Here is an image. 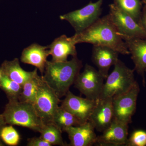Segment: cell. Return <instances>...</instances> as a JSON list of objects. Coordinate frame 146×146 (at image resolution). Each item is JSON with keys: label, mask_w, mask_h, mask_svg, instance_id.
<instances>
[{"label": "cell", "mask_w": 146, "mask_h": 146, "mask_svg": "<svg viewBox=\"0 0 146 146\" xmlns=\"http://www.w3.org/2000/svg\"><path fill=\"white\" fill-rule=\"evenodd\" d=\"M52 123L63 131L70 127L77 126L84 123L74 115L59 106L55 113Z\"/></svg>", "instance_id": "cell-20"}, {"label": "cell", "mask_w": 146, "mask_h": 146, "mask_svg": "<svg viewBox=\"0 0 146 146\" xmlns=\"http://www.w3.org/2000/svg\"><path fill=\"white\" fill-rule=\"evenodd\" d=\"M4 145V143L3 142L1 138H0V146H3Z\"/></svg>", "instance_id": "cell-29"}, {"label": "cell", "mask_w": 146, "mask_h": 146, "mask_svg": "<svg viewBox=\"0 0 146 146\" xmlns=\"http://www.w3.org/2000/svg\"><path fill=\"white\" fill-rule=\"evenodd\" d=\"M27 146H52L51 145L43 139L42 137H34L29 138L27 140Z\"/></svg>", "instance_id": "cell-26"}, {"label": "cell", "mask_w": 146, "mask_h": 146, "mask_svg": "<svg viewBox=\"0 0 146 146\" xmlns=\"http://www.w3.org/2000/svg\"><path fill=\"white\" fill-rule=\"evenodd\" d=\"M0 138L3 142L9 146H15L18 145L21 136L13 125H5L0 133Z\"/></svg>", "instance_id": "cell-24"}, {"label": "cell", "mask_w": 146, "mask_h": 146, "mask_svg": "<svg viewBox=\"0 0 146 146\" xmlns=\"http://www.w3.org/2000/svg\"><path fill=\"white\" fill-rule=\"evenodd\" d=\"M114 119L112 98L99 99L88 121L95 130L103 132L111 124Z\"/></svg>", "instance_id": "cell-12"}, {"label": "cell", "mask_w": 146, "mask_h": 146, "mask_svg": "<svg viewBox=\"0 0 146 146\" xmlns=\"http://www.w3.org/2000/svg\"><path fill=\"white\" fill-rule=\"evenodd\" d=\"M125 146H146V131L139 129L133 131L128 138Z\"/></svg>", "instance_id": "cell-25"}, {"label": "cell", "mask_w": 146, "mask_h": 146, "mask_svg": "<svg viewBox=\"0 0 146 146\" xmlns=\"http://www.w3.org/2000/svg\"><path fill=\"white\" fill-rule=\"evenodd\" d=\"M2 114L7 125L27 128L35 132H39L44 123L33 105L18 100H9Z\"/></svg>", "instance_id": "cell-3"}, {"label": "cell", "mask_w": 146, "mask_h": 146, "mask_svg": "<svg viewBox=\"0 0 146 146\" xmlns=\"http://www.w3.org/2000/svg\"><path fill=\"white\" fill-rule=\"evenodd\" d=\"M37 68L31 72L25 70L21 67L19 59L5 60L2 64L1 70L3 74L16 82L21 86L25 82L38 75Z\"/></svg>", "instance_id": "cell-18"}, {"label": "cell", "mask_w": 146, "mask_h": 146, "mask_svg": "<svg viewBox=\"0 0 146 146\" xmlns=\"http://www.w3.org/2000/svg\"><path fill=\"white\" fill-rule=\"evenodd\" d=\"M142 1L144 5H146V0H142Z\"/></svg>", "instance_id": "cell-30"}, {"label": "cell", "mask_w": 146, "mask_h": 146, "mask_svg": "<svg viewBox=\"0 0 146 146\" xmlns=\"http://www.w3.org/2000/svg\"><path fill=\"white\" fill-rule=\"evenodd\" d=\"M103 0L90 1L83 8L60 16V20L67 21L73 27L75 33L88 28L100 18Z\"/></svg>", "instance_id": "cell-6"}, {"label": "cell", "mask_w": 146, "mask_h": 146, "mask_svg": "<svg viewBox=\"0 0 146 146\" xmlns=\"http://www.w3.org/2000/svg\"><path fill=\"white\" fill-rule=\"evenodd\" d=\"M76 44L88 43L109 47L119 54H129L125 42L110 20L108 14L100 18L91 26L71 36Z\"/></svg>", "instance_id": "cell-1"}, {"label": "cell", "mask_w": 146, "mask_h": 146, "mask_svg": "<svg viewBox=\"0 0 146 146\" xmlns=\"http://www.w3.org/2000/svg\"><path fill=\"white\" fill-rule=\"evenodd\" d=\"M114 66L106 79L99 99L113 98L128 91L136 81L134 69L129 68L120 59Z\"/></svg>", "instance_id": "cell-4"}, {"label": "cell", "mask_w": 146, "mask_h": 146, "mask_svg": "<svg viewBox=\"0 0 146 146\" xmlns=\"http://www.w3.org/2000/svg\"><path fill=\"white\" fill-rule=\"evenodd\" d=\"M0 89L6 94L8 100H18L22 86L2 74L0 80Z\"/></svg>", "instance_id": "cell-23"}, {"label": "cell", "mask_w": 146, "mask_h": 146, "mask_svg": "<svg viewBox=\"0 0 146 146\" xmlns=\"http://www.w3.org/2000/svg\"><path fill=\"white\" fill-rule=\"evenodd\" d=\"M7 124L6 123L2 114H0V133L3 128Z\"/></svg>", "instance_id": "cell-28"}, {"label": "cell", "mask_w": 146, "mask_h": 146, "mask_svg": "<svg viewBox=\"0 0 146 146\" xmlns=\"http://www.w3.org/2000/svg\"><path fill=\"white\" fill-rule=\"evenodd\" d=\"M140 88L137 81L131 89L112 98L114 119L129 124L135 113Z\"/></svg>", "instance_id": "cell-8"}, {"label": "cell", "mask_w": 146, "mask_h": 146, "mask_svg": "<svg viewBox=\"0 0 146 146\" xmlns=\"http://www.w3.org/2000/svg\"><path fill=\"white\" fill-rule=\"evenodd\" d=\"M105 80L93 66L86 64L83 71L76 78L74 87L86 98L94 100L99 99Z\"/></svg>", "instance_id": "cell-7"}, {"label": "cell", "mask_w": 146, "mask_h": 146, "mask_svg": "<svg viewBox=\"0 0 146 146\" xmlns=\"http://www.w3.org/2000/svg\"><path fill=\"white\" fill-rule=\"evenodd\" d=\"M2 75V73L1 70L0 69V80H1V78Z\"/></svg>", "instance_id": "cell-31"}, {"label": "cell", "mask_w": 146, "mask_h": 146, "mask_svg": "<svg viewBox=\"0 0 146 146\" xmlns=\"http://www.w3.org/2000/svg\"><path fill=\"white\" fill-rule=\"evenodd\" d=\"M40 77L38 75L22 85V91L18 99L19 101L33 105L38 91Z\"/></svg>", "instance_id": "cell-21"}, {"label": "cell", "mask_w": 146, "mask_h": 146, "mask_svg": "<svg viewBox=\"0 0 146 146\" xmlns=\"http://www.w3.org/2000/svg\"><path fill=\"white\" fill-rule=\"evenodd\" d=\"M145 72L146 73V69L145 70Z\"/></svg>", "instance_id": "cell-32"}, {"label": "cell", "mask_w": 146, "mask_h": 146, "mask_svg": "<svg viewBox=\"0 0 146 146\" xmlns=\"http://www.w3.org/2000/svg\"><path fill=\"white\" fill-rule=\"evenodd\" d=\"M109 7L110 18L122 39H146V33L135 19L119 9L114 3L109 5Z\"/></svg>", "instance_id": "cell-9"}, {"label": "cell", "mask_w": 146, "mask_h": 146, "mask_svg": "<svg viewBox=\"0 0 146 146\" xmlns=\"http://www.w3.org/2000/svg\"><path fill=\"white\" fill-rule=\"evenodd\" d=\"M98 100L78 96L69 91L60 106L85 123L89 120Z\"/></svg>", "instance_id": "cell-10"}, {"label": "cell", "mask_w": 146, "mask_h": 146, "mask_svg": "<svg viewBox=\"0 0 146 146\" xmlns=\"http://www.w3.org/2000/svg\"><path fill=\"white\" fill-rule=\"evenodd\" d=\"M139 23L146 33V5H145L143 7Z\"/></svg>", "instance_id": "cell-27"}, {"label": "cell", "mask_w": 146, "mask_h": 146, "mask_svg": "<svg viewBox=\"0 0 146 146\" xmlns=\"http://www.w3.org/2000/svg\"><path fill=\"white\" fill-rule=\"evenodd\" d=\"M60 102V98L45 81L43 76H41L33 106L44 123H52L54 116Z\"/></svg>", "instance_id": "cell-5"}, {"label": "cell", "mask_w": 146, "mask_h": 146, "mask_svg": "<svg viewBox=\"0 0 146 146\" xmlns=\"http://www.w3.org/2000/svg\"><path fill=\"white\" fill-rule=\"evenodd\" d=\"M49 55L48 46H45L34 43L23 50L21 60L22 63L36 67L43 76L48 61L47 58Z\"/></svg>", "instance_id": "cell-17"}, {"label": "cell", "mask_w": 146, "mask_h": 146, "mask_svg": "<svg viewBox=\"0 0 146 146\" xmlns=\"http://www.w3.org/2000/svg\"><path fill=\"white\" fill-rule=\"evenodd\" d=\"M114 3L139 23L143 7L142 0H114Z\"/></svg>", "instance_id": "cell-22"}, {"label": "cell", "mask_w": 146, "mask_h": 146, "mask_svg": "<svg viewBox=\"0 0 146 146\" xmlns=\"http://www.w3.org/2000/svg\"><path fill=\"white\" fill-rule=\"evenodd\" d=\"M63 131L53 123H44L39 131L40 137L52 145L67 146L63 141Z\"/></svg>", "instance_id": "cell-19"}, {"label": "cell", "mask_w": 146, "mask_h": 146, "mask_svg": "<svg viewBox=\"0 0 146 146\" xmlns=\"http://www.w3.org/2000/svg\"><path fill=\"white\" fill-rule=\"evenodd\" d=\"M119 53L109 47L93 46L92 60L98 70L106 79L110 68L119 60Z\"/></svg>", "instance_id": "cell-15"}, {"label": "cell", "mask_w": 146, "mask_h": 146, "mask_svg": "<svg viewBox=\"0 0 146 146\" xmlns=\"http://www.w3.org/2000/svg\"><path fill=\"white\" fill-rule=\"evenodd\" d=\"M76 44L72 37L63 35L56 38L48 46L53 62H64L68 60L69 56H77Z\"/></svg>", "instance_id": "cell-16"}, {"label": "cell", "mask_w": 146, "mask_h": 146, "mask_svg": "<svg viewBox=\"0 0 146 146\" xmlns=\"http://www.w3.org/2000/svg\"><path fill=\"white\" fill-rule=\"evenodd\" d=\"M63 131L68 134L69 146H92L97 142L95 129L89 121L77 126L66 128Z\"/></svg>", "instance_id": "cell-13"}, {"label": "cell", "mask_w": 146, "mask_h": 146, "mask_svg": "<svg viewBox=\"0 0 146 146\" xmlns=\"http://www.w3.org/2000/svg\"><path fill=\"white\" fill-rule=\"evenodd\" d=\"M127 47L131 55L134 64V70L142 77L143 83L145 84V74L146 69V39L123 38Z\"/></svg>", "instance_id": "cell-14"}, {"label": "cell", "mask_w": 146, "mask_h": 146, "mask_svg": "<svg viewBox=\"0 0 146 146\" xmlns=\"http://www.w3.org/2000/svg\"><path fill=\"white\" fill-rule=\"evenodd\" d=\"M82 67V61L77 56L64 62L48 60L43 77L60 98L65 96L70 87L74 84Z\"/></svg>", "instance_id": "cell-2"}, {"label": "cell", "mask_w": 146, "mask_h": 146, "mask_svg": "<svg viewBox=\"0 0 146 146\" xmlns=\"http://www.w3.org/2000/svg\"><path fill=\"white\" fill-rule=\"evenodd\" d=\"M128 124L114 119L110 125L98 136L95 145L125 146L128 135Z\"/></svg>", "instance_id": "cell-11"}]
</instances>
